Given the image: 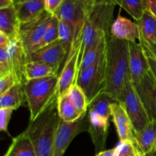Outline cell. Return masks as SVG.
Listing matches in <instances>:
<instances>
[{"label": "cell", "instance_id": "8fae6325", "mask_svg": "<svg viewBox=\"0 0 156 156\" xmlns=\"http://www.w3.org/2000/svg\"><path fill=\"white\" fill-rule=\"evenodd\" d=\"M81 41L73 44L69 50L64 66L59 76L58 82V98L66 95L70 88L76 84L79 72V56Z\"/></svg>", "mask_w": 156, "mask_h": 156}, {"label": "cell", "instance_id": "4316f807", "mask_svg": "<svg viewBox=\"0 0 156 156\" xmlns=\"http://www.w3.org/2000/svg\"><path fill=\"white\" fill-rule=\"evenodd\" d=\"M68 95L74 106L81 114H84L88 112V102L86 95L79 85L75 84L70 88Z\"/></svg>", "mask_w": 156, "mask_h": 156}, {"label": "cell", "instance_id": "30bf717a", "mask_svg": "<svg viewBox=\"0 0 156 156\" xmlns=\"http://www.w3.org/2000/svg\"><path fill=\"white\" fill-rule=\"evenodd\" d=\"M69 50V47L59 39L43 48L32 52L27 59V62H44L53 67L58 73L62 62L64 59H67Z\"/></svg>", "mask_w": 156, "mask_h": 156}, {"label": "cell", "instance_id": "d4e9b609", "mask_svg": "<svg viewBox=\"0 0 156 156\" xmlns=\"http://www.w3.org/2000/svg\"><path fill=\"white\" fill-rule=\"evenodd\" d=\"M57 109L59 118L66 122H74L82 115L74 106L68 94L58 98Z\"/></svg>", "mask_w": 156, "mask_h": 156}, {"label": "cell", "instance_id": "ac0fdd59", "mask_svg": "<svg viewBox=\"0 0 156 156\" xmlns=\"http://www.w3.org/2000/svg\"><path fill=\"white\" fill-rule=\"evenodd\" d=\"M156 141V120L151 121L140 132L134 133V144L142 156H147L153 152Z\"/></svg>", "mask_w": 156, "mask_h": 156}, {"label": "cell", "instance_id": "ba28073f", "mask_svg": "<svg viewBox=\"0 0 156 156\" xmlns=\"http://www.w3.org/2000/svg\"><path fill=\"white\" fill-rule=\"evenodd\" d=\"M53 17V15L45 11L39 18L30 22L21 24L19 39L25 50L27 59L41 42Z\"/></svg>", "mask_w": 156, "mask_h": 156}, {"label": "cell", "instance_id": "5bb4252c", "mask_svg": "<svg viewBox=\"0 0 156 156\" xmlns=\"http://www.w3.org/2000/svg\"><path fill=\"white\" fill-rule=\"evenodd\" d=\"M7 49L12 74L15 76L18 84H24L26 80L24 76V70L25 64L27 62V56L19 37L12 40Z\"/></svg>", "mask_w": 156, "mask_h": 156}, {"label": "cell", "instance_id": "7c38bea8", "mask_svg": "<svg viewBox=\"0 0 156 156\" xmlns=\"http://www.w3.org/2000/svg\"><path fill=\"white\" fill-rule=\"evenodd\" d=\"M130 79L134 86L138 85L150 71L147 54L140 42H129Z\"/></svg>", "mask_w": 156, "mask_h": 156}, {"label": "cell", "instance_id": "cb8c5ba5", "mask_svg": "<svg viewBox=\"0 0 156 156\" xmlns=\"http://www.w3.org/2000/svg\"><path fill=\"white\" fill-rule=\"evenodd\" d=\"M108 37H104L96 47L89 50L84 54L79 67V72L94 65L105 56L106 53Z\"/></svg>", "mask_w": 156, "mask_h": 156}, {"label": "cell", "instance_id": "3957f363", "mask_svg": "<svg viewBox=\"0 0 156 156\" xmlns=\"http://www.w3.org/2000/svg\"><path fill=\"white\" fill-rule=\"evenodd\" d=\"M57 101L25 129L34 147L37 156H53L55 136L59 124Z\"/></svg>", "mask_w": 156, "mask_h": 156}, {"label": "cell", "instance_id": "6da1fadb", "mask_svg": "<svg viewBox=\"0 0 156 156\" xmlns=\"http://www.w3.org/2000/svg\"><path fill=\"white\" fill-rule=\"evenodd\" d=\"M105 60L106 88L105 92L118 101L126 83L131 80L129 42L117 39L110 34L108 38Z\"/></svg>", "mask_w": 156, "mask_h": 156}, {"label": "cell", "instance_id": "4dcf8cb0", "mask_svg": "<svg viewBox=\"0 0 156 156\" xmlns=\"http://www.w3.org/2000/svg\"><path fill=\"white\" fill-rule=\"evenodd\" d=\"M12 73L10 59L7 48H0V77Z\"/></svg>", "mask_w": 156, "mask_h": 156}, {"label": "cell", "instance_id": "e0dca14e", "mask_svg": "<svg viewBox=\"0 0 156 156\" xmlns=\"http://www.w3.org/2000/svg\"><path fill=\"white\" fill-rule=\"evenodd\" d=\"M21 22L19 21L15 5L0 9V32L5 34L9 39L19 37Z\"/></svg>", "mask_w": 156, "mask_h": 156}, {"label": "cell", "instance_id": "277c9868", "mask_svg": "<svg viewBox=\"0 0 156 156\" xmlns=\"http://www.w3.org/2000/svg\"><path fill=\"white\" fill-rule=\"evenodd\" d=\"M59 76L26 81L24 94L30 112V122L36 120L58 101Z\"/></svg>", "mask_w": 156, "mask_h": 156}, {"label": "cell", "instance_id": "f546056e", "mask_svg": "<svg viewBox=\"0 0 156 156\" xmlns=\"http://www.w3.org/2000/svg\"><path fill=\"white\" fill-rule=\"evenodd\" d=\"M59 39L65 43L70 49L74 43V32L72 27L66 23L59 21Z\"/></svg>", "mask_w": 156, "mask_h": 156}, {"label": "cell", "instance_id": "ab89813d", "mask_svg": "<svg viewBox=\"0 0 156 156\" xmlns=\"http://www.w3.org/2000/svg\"><path fill=\"white\" fill-rule=\"evenodd\" d=\"M13 5H15L13 0H0V9H6Z\"/></svg>", "mask_w": 156, "mask_h": 156}, {"label": "cell", "instance_id": "52a82bcc", "mask_svg": "<svg viewBox=\"0 0 156 156\" xmlns=\"http://www.w3.org/2000/svg\"><path fill=\"white\" fill-rule=\"evenodd\" d=\"M118 101L130 119L134 133L140 132L151 122L131 80L126 83Z\"/></svg>", "mask_w": 156, "mask_h": 156}, {"label": "cell", "instance_id": "8992f818", "mask_svg": "<svg viewBox=\"0 0 156 156\" xmlns=\"http://www.w3.org/2000/svg\"><path fill=\"white\" fill-rule=\"evenodd\" d=\"M105 69L106 60L105 55L97 63L78 73L76 84L82 88L85 94L88 105L98 94L105 91Z\"/></svg>", "mask_w": 156, "mask_h": 156}, {"label": "cell", "instance_id": "836d02e7", "mask_svg": "<svg viewBox=\"0 0 156 156\" xmlns=\"http://www.w3.org/2000/svg\"><path fill=\"white\" fill-rule=\"evenodd\" d=\"M63 1L64 0H44L45 10L51 15H54Z\"/></svg>", "mask_w": 156, "mask_h": 156}, {"label": "cell", "instance_id": "f35d334b", "mask_svg": "<svg viewBox=\"0 0 156 156\" xmlns=\"http://www.w3.org/2000/svg\"><path fill=\"white\" fill-rule=\"evenodd\" d=\"M85 1L93 6L101 4H114V0H85Z\"/></svg>", "mask_w": 156, "mask_h": 156}, {"label": "cell", "instance_id": "7402d4cb", "mask_svg": "<svg viewBox=\"0 0 156 156\" xmlns=\"http://www.w3.org/2000/svg\"><path fill=\"white\" fill-rule=\"evenodd\" d=\"M54 75H58V73L53 67L44 62L29 61L24 66V76L26 81L42 79Z\"/></svg>", "mask_w": 156, "mask_h": 156}, {"label": "cell", "instance_id": "1f68e13d", "mask_svg": "<svg viewBox=\"0 0 156 156\" xmlns=\"http://www.w3.org/2000/svg\"><path fill=\"white\" fill-rule=\"evenodd\" d=\"M16 84H18V82L12 73L6 75L3 77H0V95L9 91Z\"/></svg>", "mask_w": 156, "mask_h": 156}, {"label": "cell", "instance_id": "2e32d148", "mask_svg": "<svg viewBox=\"0 0 156 156\" xmlns=\"http://www.w3.org/2000/svg\"><path fill=\"white\" fill-rule=\"evenodd\" d=\"M111 34L117 39L128 42H140V31L137 23L119 15L112 24Z\"/></svg>", "mask_w": 156, "mask_h": 156}, {"label": "cell", "instance_id": "603a6c76", "mask_svg": "<svg viewBox=\"0 0 156 156\" xmlns=\"http://www.w3.org/2000/svg\"><path fill=\"white\" fill-rule=\"evenodd\" d=\"M141 38L156 44V18L149 11L145 10L143 16L137 21Z\"/></svg>", "mask_w": 156, "mask_h": 156}, {"label": "cell", "instance_id": "d6986e66", "mask_svg": "<svg viewBox=\"0 0 156 156\" xmlns=\"http://www.w3.org/2000/svg\"><path fill=\"white\" fill-rule=\"evenodd\" d=\"M21 24L30 22L39 18L45 12L44 0H26L15 5Z\"/></svg>", "mask_w": 156, "mask_h": 156}, {"label": "cell", "instance_id": "d6a6232c", "mask_svg": "<svg viewBox=\"0 0 156 156\" xmlns=\"http://www.w3.org/2000/svg\"><path fill=\"white\" fill-rule=\"evenodd\" d=\"M14 110L11 108H0V129L8 133V126Z\"/></svg>", "mask_w": 156, "mask_h": 156}, {"label": "cell", "instance_id": "8d00e7d4", "mask_svg": "<svg viewBox=\"0 0 156 156\" xmlns=\"http://www.w3.org/2000/svg\"><path fill=\"white\" fill-rule=\"evenodd\" d=\"M140 43L142 45L144 46V47L149 50V53H150L156 59V44H152V43H149L147 42V41H144L143 38H141V37H140Z\"/></svg>", "mask_w": 156, "mask_h": 156}, {"label": "cell", "instance_id": "44dd1931", "mask_svg": "<svg viewBox=\"0 0 156 156\" xmlns=\"http://www.w3.org/2000/svg\"><path fill=\"white\" fill-rule=\"evenodd\" d=\"M24 84H16L0 95V108H11L14 111L18 109L23 105L24 101H26Z\"/></svg>", "mask_w": 156, "mask_h": 156}, {"label": "cell", "instance_id": "e575fe53", "mask_svg": "<svg viewBox=\"0 0 156 156\" xmlns=\"http://www.w3.org/2000/svg\"><path fill=\"white\" fill-rule=\"evenodd\" d=\"M143 47H144L145 50L146 52V54H147V57H148V61H149V68H150V73H152V76L155 79V80L156 81V59L149 53V50L143 45Z\"/></svg>", "mask_w": 156, "mask_h": 156}, {"label": "cell", "instance_id": "7a4b0ae2", "mask_svg": "<svg viewBox=\"0 0 156 156\" xmlns=\"http://www.w3.org/2000/svg\"><path fill=\"white\" fill-rule=\"evenodd\" d=\"M115 5L114 4L96 5L90 11L82 33L79 56V66L87 51L94 48L104 37L111 34Z\"/></svg>", "mask_w": 156, "mask_h": 156}, {"label": "cell", "instance_id": "ffe728a7", "mask_svg": "<svg viewBox=\"0 0 156 156\" xmlns=\"http://www.w3.org/2000/svg\"><path fill=\"white\" fill-rule=\"evenodd\" d=\"M3 156H37L33 143L25 130L12 139L10 146Z\"/></svg>", "mask_w": 156, "mask_h": 156}, {"label": "cell", "instance_id": "f6af8a7d", "mask_svg": "<svg viewBox=\"0 0 156 156\" xmlns=\"http://www.w3.org/2000/svg\"><path fill=\"white\" fill-rule=\"evenodd\" d=\"M155 94H156V81L155 80Z\"/></svg>", "mask_w": 156, "mask_h": 156}, {"label": "cell", "instance_id": "60d3db41", "mask_svg": "<svg viewBox=\"0 0 156 156\" xmlns=\"http://www.w3.org/2000/svg\"><path fill=\"white\" fill-rule=\"evenodd\" d=\"M114 149H108V150H104L102 152L97 153L96 156H114Z\"/></svg>", "mask_w": 156, "mask_h": 156}, {"label": "cell", "instance_id": "74e56055", "mask_svg": "<svg viewBox=\"0 0 156 156\" xmlns=\"http://www.w3.org/2000/svg\"><path fill=\"white\" fill-rule=\"evenodd\" d=\"M11 43V40L5 34L0 32V48H7Z\"/></svg>", "mask_w": 156, "mask_h": 156}, {"label": "cell", "instance_id": "f1b7e54d", "mask_svg": "<svg viewBox=\"0 0 156 156\" xmlns=\"http://www.w3.org/2000/svg\"><path fill=\"white\" fill-rule=\"evenodd\" d=\"M114 156H142L133 142L120 141L114 148Z\"/></svg>", "mask_w": 156, "mask_h": 156}, {"label": "cell", "instance_id": "9c48e42d", "mask_svg": "<svg viewBox=\"0 0 156 156\" xmlns=\"http://www.w3.org/2000/svg\"><path fill=\"white\" fill-rule=\"evenodd\" d=\"M88 112L74 122H66L59 118L55 136L53 156H63L75 137L85 131L88 132Z\"/></svg>", "mask_w": 156, "mask_h": 156}, {"label": "cell", "instance_id": "484cf974", "mask_svg": "<svg viewBox=\"0 0 156 156\" xmlns=\"http://www.w3.org/2000/svg\"><path fill=\"white\" fill-rule=\"evenodd\" d=\"M114 2L120 5L136 21L142 18L146 10L144 0H114Z\"/></svg>", "mask_w": 156, "mask_h": 156}, {"label": "cell", "instance_id": "ee69618b", "mask_svg": "<svg viewBox=\"0 0 156 156\" xmlns=\"http://www.w3.org/2000/svg\"><path fill=\"white\" fill-rule=\"evenodd\" d=\"M153 152H156V141H155V145H154Z\"/></svg>", "mask_w": 156, "mask_h": 156}, {"label": "cell", "instance_id": "7bdbcfd3", "mask_svg": "<svg viewBox=\"0 0 156 156\" xmlns=\"http://www.w3.org/2000/svg\"><path fill=\"white\" fill-rule=\"evenodd\" d=\"M147 156H156V152H152V153H150L149 155H148Z\"/></svg>", "mask_w": 156, "mask_h": 156}, {"label": "cell", "instance_id": "9a60e30c", "mask_svg": "<svg viewBox=\"0 0 156 156\" xmlns=\"http://www.w3.org/2000/svg\"><path fill=\"white\" fill-rule=\"evenodd\" d=\"M111 117L116 126L120 141H134V131L132 123L124 108L120 103L111 105Z\"/></svg>", "mask_w": 156, "mask_h": 156}, {"label": "cell", "instance_id": "83f0119b", "mask_svg": "<svg viewBox=\"0 0 156 156\" xmlns=\"http://www.w3.org/2000/svg\"><path fill=\"white\" fill-rule=\"evenodd\" d=\"M59 20L53 15L50 24L47 27V30H46L44 36L43 37L41 42L38 44L37 47L35 48L34 51L39 49L43 48L52 43L59 40Z\"/></svg>", "mask_w": 156, "mask_h": 156}, {"label": "cell", "instance_id": "d590c367", "mask_svg": "<svg viewBox=\"0 0 156 156\" xmlns=\"http://www.w3.org/2000/svg\"><path fill=\"white\" fill-rule=\"evenodd\" d=\"M146 10L149 11L156 18V0H144Z\"/></svg>", "mask_w": 156, "mask_h": 156}, {"label": "cell", "instance_id": "4fadbf2b", "mask_svg": "<svg viewBox=\"0 0 156 156\" xmlns=\"http://www.w3.org/2000/svg\"><path fill=\"white\" fill-rule=\"evenodd\" d=\"M137 94L147 112L150 121L156 120V94L155 79L149 71L144 79L136 86H134Z\"/></svg>", "mask_w": 156, "mask_h": 156}, {"label": "cell", "instance_id": "5b68a950", "mask_svg": "<svg viewBox=\"0 0 156 156\" xmlns=\"http://www.w3.org/2000/svg\"><path fill=\"white\" fill-rule=\"evenodd\" d=\"M92 7L85 0H64L54 14L59 21L72 27L74 32V43L82 41V30Z\"/></svg>", "mask_w": 156, "mask_h": 156}, {"label": "cell", "instance_id": "b9f144b4", "mask_svg": "<svg viewBox=\"0 0 156 156\" xmlns=\"http://www.w3.org/2000/svg\"><path fill=\"white\" fill-rule=\"evenodd\" d=\"M26 0H13V2H14V5H18L19 4V3H21V2H25Z\"/></svg>", "mask_w": 156, "mask_h": 156}]
</instances>
